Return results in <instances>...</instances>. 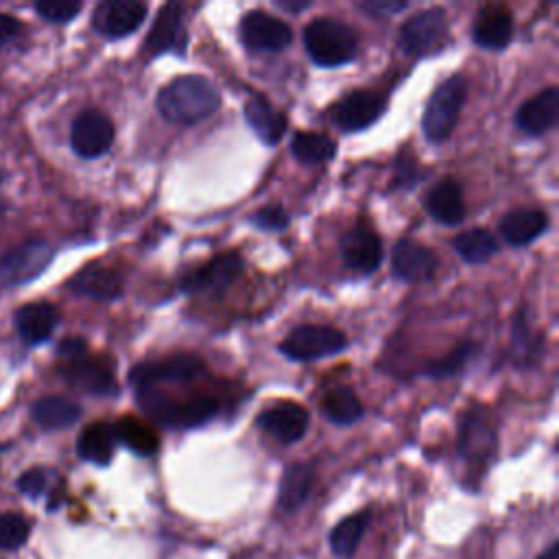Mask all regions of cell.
Wrapping results in <instances>:
<instances>
[{
  "label": "cell",
  "instance_id": "cell-1",
  "mask_svg": "<svg viewBox=\"0 0 559 559\" xmlns=\"http://www.w3.org/2000/svg\"><path fill=\"white\" fill-rule=\"evenodd\" d=\"M221 94L199 75H184L166 83L156 99L158 112L175 125H197L219 110Z\"/></svg>",
  "mask_w": 559,
  "mask_h": 559
},
{
  "label": "cell",
  "instance_id": "cell-2",
  "mask_svg": "<svg viewBox=\"0 0 559 559\" xmlns=\"http://www.w3.org/2000/svg\"><path fill=\"white\" fill-rule=\"evenodd\" d=\"M138 407L151 420L171 428H193L210 422L219 413V402L210 396H197L190 400H175L158 387H138Z\"/></svg>",
  "mask_w": 559,
  "mask_h": 559
},
{
  "label": "cell",
  "instance_id": "cell-3",
  "mask_svg": "<svg viewBox=\"0 0 559 559\" xmlns=\"http://www.w3.org/2000/svg\"><path fill=\"white\" fill-rule=\"evenodd\" d=\"M304 46L317 66L335 68L354 59L359 51V35L335 18H317L304 29Z\"/></svg>",
  "mask_w": 559,
  "mask_h": 559
},
{
  "label": "cell",
  "instance_id": "cell-4",
  "mask_svg": "<svg viewBox=\"0 0 559 559\" xmlns=\"http://www.w3.org/2000/svg\"><path fill=\"white\" fill-rule=\"evenodd\" d=\"M466 94H468V81L463 75L446 79L442 86L433 92V97L428 99L422 118V127L428 140L444 142L455 132L461 107L466 103Z\"/></svg>",
  "mask_w": 559,
  "mask_h": 559
},
{
  "label": "cell",
  "instance_id": "cell-5",
  "mask_svg": "<svg viewBox=\"0 0 559 559\" xmlns=\"http://www.w3.org/2000/svg\"><path fill=\"white\" fill-rule=\"evenodd\" d=\"M348 339L332 326H300L280 343V352L291 361H317L346 350Z\"/></svg>",
  "mask_w": 559,
  "mask_h": 559
},
{
  "label": "cell",
  "instance_id": "cell-6",
  "mask_svg": "<svg viewBox=\"0 0 559 559\" xmlns=\"http://www.w3.org/2000/svg\"><path fill=\"white\" fill-rule=\"evenodd\" d=\"M53 247L42 239H33L11 249L0 258V287L14 289L35 280L53 260Z\"/></svg>",
  "mask_w": 559,
  "mask_h": 559
},
{
  "label": "cell",
  "instance_id": "cell-7",
  "mask_svg": "<svg viewBox=\"0 0 559 559\" xmlns=\"http://www.w3.org/2000/svg\"><path fill=\"white\" fill-rule=\"evenodd\" d=\"M206 374V365L195 354H171L158 361L136 365L129 380L138 387H156L158 383H190Z\"/></svg>",
  "mask_w": 559,
  "mask_h": 559
},
{
  "label": "cell",
  "instance_id": "cell-8",
  "mask_svg": "<svg viewBox=\"0 0 559 559\" xmlns=\"http://www.w3.org/2000/svg\"><path fill=\"white\" fill-rule=\"evenodd\" d=\"M448 33L446 11L439 7L424 9L400 27L398 46L407 55H426L442 46Z\"/></svg>",
  "mask_w": 559,
  "mask_h": 559
},
{
  "label": "cell",
  "instance_id": "cell-9",
  "mask_svg": "<svg viewBox=\"0 0 559 559\" xmlns=\"http://www.w3.org/2000/svg\"><path fill=\"white\" fill-rule=\"evenodd\" d=\"M496 444L498 439L490 415L481 407L468 409L459 424V455L474 466H483L494 457Z\"/></svg>",
  "mask_w": 559,
  "mask_h": 559
},
{
  "label": "cell",
  "instance_id": "cell-10",
  "mask_svg": "<svg viewBox=\"0 0 559 559\" xmlns=\"http://www.w3.org/2000/svg\"><path fill=\"white\" fill-rule=\"evenodd\" d=\"M241 40L249 51L280 53L293 42V31L276 16L265 11H249L241 20Z\"/></svg>",
  "mask_w": 559,
  "mask_h": 559
},
{
  "label": "cell",
  "instance_id": "cell-11",
  "mask_svg": "<svg viewBox=\"0 0 559 559\" xmlns=\"http://www.w3.org/2000/svg\"><path fill=\"white\" fill-rule=\"evenodd\" d=\"M385 97L372 90H354L332 107V123L343 132H361L385 114Z\"/></svg>",
  "mask_w": 559,
  "mask_h": 559
},
{
  "label": "cell",
  "instance_id": "cell-12",
  "mask_svg": "<svg viewBox=\"0 0 559 559\" xmlns=\"http://www.w3.org/2000/svg\"><path fill=\"white\" fill-rule=\"evenodd\" d=\"M243 258L236 252H228L221 256H214L210 263L204 267L195 269L193 273H188L182 282L184 293H221L232 284L239 280L243 273Z\"/></svg>",
  "mask_w": 559,
  "mask_h": 559
},
{
  "label": "cell",
  "instance_id": "cell-13",
  "mask_svg": "<svg viewBox=\"0 0 559 559\" xmlns=\"http://www.w3.org/2000/svg\"><path fill=\"white\" fill-rule=\"evenodd\" d=\"M70 142L77 156L92 160L110 151L114 142V125L99 110H83L73 123Z\"/></svg>",
  "mask_w": 559,
  "mask_h": 559
},
{
  "label": "cell",
  "instance_id": "cell-14",
  "mask_svg": "<svg viewBox=\"0 0 559 559\" xmlns=\"http://www.w3.org/2000/svg\"><path fill=\"white\" fill-rule=\"evenodd\" d=\"M147 18V5L138 0H105L94 9V29L110 40L134 33Z\"/></svg>",
  "mask_w": 559,
  "mask_h": 559
},
{
  "label": "cell",
  "instance_id": "cell-15",
  "mask_svg": "<svg viewBox=\"0 0 559 559\" xmlns=\"http://www.w3.org/2000/svg\"><path fill=\"white\" fill-rule=\"evenodd\" d=\"M59 376H62L68 385H73L92 396H110L116 391V378L112 367L101 359H92L88 354L75 361H64V365L59 367Z\"/></svg>",
  "mask_w": 559,
  "mask_h": 559
},
{
  "label": "cell",
  "instance_id": "cell-16",
  "mask_svg": "<svg viewBox=\"0 0 559 559\" xmlns=\"http://www.w3.org/2000/svg\"><path fill=\"white\" fill-rule=\"evenodd\" d=\"M188 49V31L184 20V7L169 3L160 9L147 38V51L151 55L177 53L184 55Z\"/></svg>",
  "mask_w": 559,
  "mask_h": 559
},
{
  "label": "cell",
  "instance_id": "cell-17",
  "mask_svg": "<svg viewBox=\"0 0 559 559\" xmlns=\"http://www.w3.org/2000/svg\"><path fill=\"white\" fill-rule=\"evenodd\" d=\"M341 254L343 263L356 273H372L383 263V245L367 223L354 225L352 230L343 234Z\"/></svg>",
  "mask_w": 559,
  "mask_h": 559
},
{
  "label": "cell",
  "instance_id": "cell-18",
  "mask_svg": "<svg viewBox=\"0 0 559 559\" xmlns=\"http://www.w3.org/2000/svg\"><path fill=\"white\" fill-rule=\"evenodd\" d=\"M311 415L295 402H280L258 415V426L280 444H295L306 435Z\"/></svg>",
  "mask_w": 559,
  "mask_h": 559
},
{
  "label": "cell",
  "instance_id": "cell-19",
  "mask_svg": "<svg viewBox=\"0 0 559 559\" xmlns=\"http://www.w3.org/2000/svg\"><path fill=\"white\" fill-rule=\"evenodd\" d=\"M559 118V90L546 88L535 94L533 99L520 105L516 114V125L527 136H544L557 125Z\"/></svg>",
  "mask_w": 559,
  "mask_h": 559
},
{
  "label": "cell",
  "instance_id": "cell-20",
  "mask_svg": "<svg viewBox=\"0 0 559 559\" xmlns=\"http://www.w3.org/2000/svg\"><path fill=\"white\" fill-rule=\"evenodd\" d=\"M391 269H394V276L404 282H426L435 276L437 258L431 249L420 243L400 241L391 254Z\"/></svg>",
  "mask_w": 559,
  "mask_h": 559
},
{
  "label": "cell",
  "instance_id": "cell-21",
  "mask_svg": "<svg viewBox=\"0 0 559 559\" xmlns=\"http://www.w3.org/2000/svg\"><path fill=\"white\" fill-rule=\"evenodd\" d=\"M514 38V18L503 7H485L479 11L472 27V40L481 49L503 51Z\"/></svg>",
  "mask_w": 559,
  "mask_h": 559
},
{
  "label": "cell",
  "instance_id": "cell-22",
  "mask_svg": "<svg viewBox=\"0 0 559 559\" xmlns=\"http://www.w3.org/2000/svg\"><path fill=\"white\" fill-rule=\"evenodd\" d=\"M68 287L73 293L90 297V300H118L123 293V278L118 271L94 263L83 267L77 276L68 282Z\"/></svg>",
  "mask_w": 559,
  "mask_h": 559
},
{
  "label": "cell",
  "instance_id": "cell-23",
  "mask_svg": "<svg viewBox=\"0 0 559 559\" xmlns=\"http://www.w3.org/2000/svg\"><path fill=\"white\" fill-rule=\"evenodd\" d=\"M549 228V214L538 208L514 210L501 221V234L511 247H525Z\"/></svg>",
  "mask_w": 559,
  "mask_h": 559
},
{
  "label": "cell",
  "instance_id": "cell-24",
  "mask_svg": "<svg viewBox=\"0 0 559 559\" xmlns=\"http://www.w3.org/2000/svg\"><path fill=\"white\" fill-rule=\"evenodd\" d=\"M424 206L428 214L442 225H459L466 217V204H463V190L455 180L439 182L431 193L426 195Z\"/></svg>",
  "mask_w": 559,
  "mask_h": 559
},
{
  "label": "cell",
  "instance_id": "cell-25",
  "mask_svg": "<svg viewBox=\"0 0 559 559\" xmlns=\"http://www.w3.org/2000/svg\"><path fill=\"white\" fill-rule=\"evenodd\" d=\"M245 121L254 129V134L267 142L278 145L282 136L287 134V116L273 110V105L265 97H252L245 103Z\"/></svg>",
  "mask_w": 559,
  "mask_h": 559
},
{
  "label": "cell",
  "instance_id": "cell-26",
  "mask_svg": "<svg viewBox=\"0 0 559 559\" xmlns=\"http://www.w3.org/2000/svg\"><path fill=\"white\" fill-rule=\"evenodd\" d=\"M57 321V308L49 302H33L18 308L16 313V328L27 343H42L49 339L57 328Z\"/></svg>",
  "mask_w": 559,
  "mask_h": 559
},
{
  "label": "cell",
  "instance_id": "cell-27",
  "mask_svg": "<svg viewBox=\"0 0 559 559\" xmlns=\"http://www.w3.org/2000/svg\"><path fill=\"white\" fill-rule=\"evenodd\" d=\"M315 481V470L308 463H291V466L284 470V477L280 481V492H278V507L282 511H297L304 503L306 498L311 496Z\"/></svg>",
  "mask_w": 559,
  "mask_h": 559
},
{
  "label": "cell",
  "instance_id": "cell-28",
  "mask_svg": "<svg viewBox=\"0 0 559 559\" xmlns=\"http://www.w3.org/2000/svg\"><path fill=\"white\" fill-rule=\"evenodd\" d=\"M112 431L116 442H121L125 448L134 450L136 455L151 457L160 450V437L153 431V426L136 420V418H121L116 424H112Z\"/></svg>",
  "mask_w": 559,
  "mask_h": 559
},
{
  "label": "cell",
  "instance_id": "cell-29",
  "mask_svg": "<svg viewBox=\"0 0 559 559\" xmlns=\"http://www.w3.org/2000/svg\"><path fill=\"white\" fill-rule=\"evenodd\" d=\"M114 448H116V437L112 431V424H105V422L90 424L86 431L79 435V442H77L79 457L90 463H97V466H107V463L112 461Z\"/></svg>",
  "mask_w": 559,
  "mask_h": 559
},
{
  "label": "cell",
  "instance_id": "cell-30",
  "mask_svg": "<svg viewBox=\"0 0 559 559\" xmlns=\"http://www.w3.org/2000/svg\"><path fill=\"white\" fill-rule=\"evenodd\" d=\"M81 418V407L62 396H49L33 404V420L44 428H68Z\"/></svg>",
  "mask_w": 559,
  "mask_h": 559
},
{
  "label": "cell",
  "instance_id": "cell-31",
  "mask_svg": "<svg viewBox=\"0 0 559 559\" xmlns=\"http://www.w3.org/2000/svg\"><path fill=\"white\" fill-rule=\"evenodd\" d=\"M370 525V514L367 511H359L346 520H341L339 525L330 531V549L341 559H350L359 544L363 540V535Z\"/></svg>",
  "mask_w": 559,
  "mask_h": 559
},
{
  "label": "cell",
  "instance_id": "cell-32",
  "mask_svg": "<svg viewBox=\"0 0 559 559\" xmlns=\"http://www.w3.org/2000/svg\"><path fill=\"white\" fill-rule=\"evenodd\" d=\"M291 153L304 164L328 162L337 156V142L326 134L297 132L291 140Z\"/></svg>",
  "mask_w": 559,
  "mask_h": 559
},
{
  "label": "cell",
  "instance_id": "cell-33",
  "mask_svg": "<svg viewBox=\"0 0 559 559\" xmlns=\"http://www.w3.org/2000/svg\"><path fill=\"white\" fill-rule=\"evenodd\" d=\"M321 411L335 424H352L363 415V404L348 387H335L321 400Z\"/></svg>",
  "mask_w": 559,
  "mask_h": 559
},
{
  "label": "cell",
  "instance_id": "cell-34",
  "mask_svg": "<svg viewBox=\"0 0 559 559\" xmlns=\"http://www.w3.org/2000/svg\"><path fill=\"white\" fill-rule=\"evenodd\" d=\"M455 252L470 265H481L498 254V243L487 230H468L455 236Z\"/></svg>",
  "mask_w": 559,
  "mask_h": 559
},
{
  "label": "cell",
  "instance_id": "cell-35",
  "mask_svg": "<svg viewBox=\"0 0 559 559\" xmlns=\"http://www.w3.org/2000/svg\"><path fill=\"white\" fill-rule=\"evenodd\" d=\"M511 341H514V354L520 363H533L540 356L542 337L535 330H531V321L527 313L520 311L516 315Z\"/></svg>",
  "mask_w": 559,
  "mask_h": 559
},
{
  "label": "cell",
  "instance_id": "cell-36",
  "mask_svg": "<svg viewBox=\"0 0 559 559\" xmlns=\"http://www.w3.org/2000/svg\"><path fill=\"white\" fill-rule=\"evenodd\" d=\"M474 346L472 343H461L459 348H455L453 352H448L442 359H437L433 363L426 365V374L433 378H446V376H455L463 370V365L468 363V359L472 356Z\"/></svg>",
  "mask_w": 559,
  "mask_h": 559
},
{
  "label": "cell",
  "instance_id": "cell-37",
  "mask_svg": "<svg viewBox=\"0 0 559 559\" xmlns=\"http://www.w3.org/2000/svg\"><path fill=\"white\" fill-rule=\"evenodd\" d=\"M29 538L27 520L18 514H0V549H20Z\"/></svg>",
  "mask_w": 559,
  "mask_h": 559
},
{
  "label": "cell",
  "instance_id": "cell-38",
  "mask_svg": "<svg viewBox=\"0 0 559 559\" xmlns=\"http://www.w3.org/2000/svg\"><path fill=\"white\" fill-rule=\"evenodd\" d=\"M35 11L49 22H70L79 11H81V3H75V0H51V3H38L35 5Z\"/></svg>",
  "mask_w": 559,
  "mask_h": 559
},
{
  "label": "cell",
  "instance_id": "cell-39",
  "mask_svg": "<svg viewBox=\"0 0 559 559\" xmlns=\"http://www.w3.org/2000/svg\"><path fill=\"white\" fill-rule=\"evenodd\" d=\"M258 230H271V232H282L289 228V214L282 206H267L263 210H258L252 219Z\"/></svg>",
  "mask_w": 559,
  "mask_h": 559
},
{
  "label": "cell",
  "instance_id": "cell-40",
  "mask_svg": "<svg viewBox=\"0 0 559 559\" xmlns=\"http://www.w3.org/2000/svg\"><path fill=\"white\" fill-rule=\"evenodd\" d=\"M46 485H49V474H46V470H40V468L25 472L18 481L20 492L31 496V498L42 496L46 492Z\"/></svg>",
  "mask_w": 559,
  "mask_h": 559
},
{
  "label": "cell",
  "instance_id": "cell-41",
  "mask_svg": "<svg viewBox=\"0 0 559 559\" xmlns=\"http://www.w3.org/2000/svg\"><path fill=\"white\" fill-rule=\"evenodd\" d=\"M359 7L374 18H389L407 9V3L404 0H365V3H359Z\"/></svg>",
  "mask_w": 559,
  "mask_h": 559
},
{
  "label": "cell",
  "instance_id": "cell-42",
  "mask_svg": "<svg viewBox=\"0 0 559 559\" xmlns=\"http://www.w3.org/2000/svg\"><path fill=\"white\" fill-rule=\"evenodd\" d=\"M22 31H25V25L14 16L0 14V46H7L11 42H16Z\"/></svg>",
  "mask_w": 559,
  "mask_h": 559
},
{
  "label": "cell",
  "instance_id": "cell-43",
  "mask_svg": "<svg viewBox=\"0 0 559 559\" xmlns=\"http://www.w3.org/2000/svg\"><path fill=\"white\" fill-rule=\"evenodd\" d=\"M57 354L62 356L64 361H75V359H81V356H86V354H88V343L83 341V339H79V337L64 339L62 343H59Z\"/></svg>",
  "mask_w": 559,
  "mask_h": 559
},
{
  "label": "cell",
  "instance_id": "cell-44",
  "mask_svg": "<svg viewBox=\"0 0 559 559\" xmlns=\"http://www.w3.org/2000/svg\"><path fill=\"white\" fill-rule=\"evenodd\" d=\"M422 180V175L418 171V166H415L409 158L400 160V171H398V182L402 186H413Z\"/></svg>",
  "mask_w": 559,
  "mask_h": 559
},
{
  "label": "cell",
  "instance_id": "cell-45",
  "mask_svg": "<svg viewBox=\"0 0 559 559\" xmlns=\"http://www.w3.org/2000/svg\"><path fill=\"white\" fill-rule=\"evenodd\" d=\"M276 5L284 11H289V14H300V11L308 9L313 3L311 0H278Z\"/></svg>",
  "mask_w": 559,
  "mask_h": 559
},
{
  "label": "cell",
  "instance_id": "cell-46",
  "mask_svg": "<svg viewBox=\"0 0 559 559\" xmlns=\"http://www.w3.org/2000/svg\"><path fill=\"white\" fill-rule=\"evenodd\" d=\"M538 559H559V544H551L549 549H546Z\"/></svg>",
  "mask_w": 559,
  "mask_h": 559
}]
</instances>
